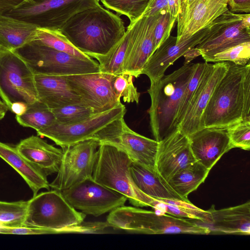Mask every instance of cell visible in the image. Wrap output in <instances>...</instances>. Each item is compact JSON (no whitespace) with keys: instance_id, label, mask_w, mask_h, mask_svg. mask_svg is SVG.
<instances>
[{"instance_id":"obj_43","label":"cell","mask_w":250,"mask_h":250,"mask_svg":"<svg viewBox=\"0 0 250 250\" xmlns=\"http://www.w3.org/2000/svg\"><path fill=\"white\" fill-rule=\"evenodd\" d=\"M228 5L232 12L249 13L250 12V0H228Z\"/></svg>"},{"instance_id":"obj_38","label":"cell","mask_w":250,"mask_h":250,"mask_svg":"<svg viewBox=\"0 0 250 250\" xmlns=\"http://www.w3.org/2000/svg\"><path fill=\"white\" fill-rule=\"evenodd\" d=\"M207 64L208 62H204L196 63L193 73L185 89L180 103L176 116L177 127H178L184 118L190 100L196 91Z\"/></svg>"},{"instance_id":"obj_36","label":"cell","mask_w":250,"mask_h":250,"mask_svg":"<svg viewBox=\"0 0 250 250\" xmlns=\"http://www.w3.org/2000/svg\"><path fill=\"white\" fill-rule=\"evenodd\" d=\"M56 122L62 125L74 124L83 121L94 113L93 110L83 104H73L51 109Z\"/></svg>"},{"instance_id":"obj_41","label":"cell","mask_w":250,"mask_h":250,"mask_svg":"<svg viewBox=\"0 0 250 250\" xmlns=\"http://www.w3.org/2000/svg\"><path fill=\"white\" fill-rule=\"evenodd\" d=\"M0 233L12 234H53L49 229L37 227L22 226L17 228L0 227Z\"/></svg>"},{"instance_id":"obj_14","label":"cell","mask_w":250,"mask_h":250,"mask_svg":"<svg viewBox=\"0 0 250 250\" xmlns=\"http://www.w3.org/2000/svg\"><path fill=\"white\" fill-rule=\"evenodd\" d=\"M68 203L85 214L98 217L124 206L127 198L92 177L61 191Z\"/></svg>"},{"instance_id":"obj_50","label":"cell","mask_w":250,"mask_h":250,"mask_svg":"<svg viewBox=\"0 0 250 250\" xmlns=\"http://www.w3.org/2000/svg\"><path fill=\"white\" fill-rule=\"evenodd\" d=\"M5 114H6V113H5V112L0 113V120H1L2 119H3V118L4 117Z\"/></svg>"},{"instance_id":"obj_24","label":"cell","mask_w":250,"mask_h":250,"mask_svg":"<svg viewBox=\"0 0 250 250\" xmlns=\"http://www.w3.org/2000/svg\"><path fill=\"white\" fill-rule=\"evenodd\" d=\"M208 211L213 231L225 234H250V202L234 207Z\"/></svg>"},{"instance_id":"obj_21","label":"cell","mask_w":250,"mask_h":250,"mask_svg":"<svg viewBox=\"0 0 250 250\" xmlns=\"http://www.w3.org/2000/svg\"><path fill=\"white\" fill-rule=\"evenodd\" d=\"M188 138L195 160L209 170L232 148L227 129L225 128L204 127Z\"/></svg>"},{"instance_id":"obj_32","label":"cell","mask_w":250,"mask_h":250,"mask_svg":"<svg viewBox=\"0 0 250 250\" xmlns=\"http://www.w3.org/2000/svg\"><path fill=\"white\" fill-rule=\"evenodd\" d=\"M33 41L79 58H91L76 48L59 30L38 27Z\"/></svg>"},{"instance_id":"obj_4","label":"cell","mask_w":250,"mask_h":250,"mask_svg":"<svg viewBox=\"0 0 250 250\" xmlns=\"http://www.w3.org/2000/svg\"><path fill=\"white\" fill-rule=\"evenodd\" d=\"M196 63L184 65L171 73L151 83L147 92L151 104L150 126L155 140L159 142L177 128L176 116L185 89Z\"/></svg>"},{"instance_id":"obj_27","label":"cell","mask_w":250,"mask_h":250,"mask_svg":"<svg viewBox=\"0 0 250 250\" xmlns=\"http://www.w3.org/2000/svg\"><path fill=\"white\" fill-rule=\"evenodd\" d=\"M38 28L29 22L0 15V47L15 51L34 40Z\"/></svg>"},{"instance_id":"obj_8","label":"cell","mask_w":250,"mask_h":250,"mask_svg":"<svg viewBox=\"0 0 250 250\" xmlns=\"http://www.w3.org/2000/svg\"><path fill=\"white\" fill-rule=\"evenodd\" d=\"M99 5L97 0H25L2 15L39 28L60 30L76 13Z\"/></svg>"},{"instance_id":"obj_47","label":"cell","mask_w":250,"mask_h":250,"mask_svg":"<svg viewBox=\"0 0 250 250\" xmlns=\"http://www.w3.org/2000/svg\"><path fill=\"white\" fill-rule=\"evenodd\" d=\"M200 55L199 52L195 47L189 49L183 56L185 58L184 64L189 63L191 60Z\"/></svg>"},{"instance_id":"obj_31","label":"cell","mask_w":250,"mask_h":250,"mask_svg":"<svg viewBox=\"0 0 250 250\" xmlns=\"http://www.w3.org/2000/svg\"><path fill=\"white\" fill-rule=\"evenodd\" d=\"M16 119L20 125L33 128L37 131L56 122L51 109L39 100L28 104L26 111L21 115H16Z\"/></svg>"},{"instance_id":"obj_45","label":"cell","mask_w":250,"mask_h":250,"mask_svg":"<svg viewBox=\"0 0 250 250\" xmlns=\"http://www.w3.org/2000/svg\"><path fill=\"white\" fill-rule=\"evenodd\" d=\"M181 0H167L168 10L170 15L177 18L180 12Z\"/></svg>"},{"instance_id":"obj_25","label":"cell","mask_w":250,"mask_h":250,"mask_svg":"<svg viewBox=\"0 0 250 250\" xmlns=\"http://www.w3.org/2000/svg\"><path fill=\"white\" fill-rule=\"evenodd\" d=\"M0 157L23 178L32 189L33 196L36 195L41 189H50L47 176L41 169L22 156L16 147L0 142Z\"/></svg>"},{"instance_id":"obj_37","label":"cell","mask_w":250,"mask_h":250,"mask_svg":"<svg viewBox=\"0 0 250 250\" xmlns=\"http://www.w3.org/2000/svg\"><path fill=\"white\" fill-rule=\"evenodd\" d=\"M133 76L127 73L115 75L112 84L113 91L119 99L125 103H139L140 93L133 83Z\"/></svg>"},{"instance_id":"obj_40","label":"cell","mask_w":250,"mask_h":250,"mask_svg":"<svg viewBox=\"0 0 250 250\" xmlns=\"http://www.w3.org/2000/svg\"><path fill=\"white\" fill-rule=\"evenodd\" d=\"M176 19L177 18L172 16L168 10H163L159 13L154 30L155 51L170 35Z\"/></svg>"},{"instance_id":"obj_39","label":"cell","mask_w":250,"mask_h":250,"mask_svg":"<svg viewBox=\"0 0 250 250\" xmlns=\"http://www.w3.org/2000/svg\"><path fill=\"white\" fill-rule=\"evenodd\" d=\"M232 148L250 149V120H244L228 128Z\"/></svg>"},{"instance_id":"obj_35","label":"cell","mask_w":250,"mask_h":250,"mask_svg":"<svg viewBox=\"0 0 250 250\" xmlns=\"http://www.w3.org/2000/svg\"><path fill=\"white\" fill-rule=\"evenodd\" d=\"M250 42H242L226 49L204 59L208 63L229 62L244 65L250 62Z\"/></svg>"},{"instance_id":"obj_28","label":"cell","mask_w":250,"mask_h":250,"mask_svg":"<svg viewBox=\"0 0 250 250\" xmlns=\"http://www.w3.org/2000/svg\"><path fill=\"white\" fill-rule=\"evenodd\" d=\"M210 170L195 161L178 171L167 182L179 196L190 202L188 195L205 181Z\"/></svg>"},{"instance_id":"obj_17","label":"cell","mask_w":250,"mask_h":250,"mask_svg":"<svg viewBox=\"0 0 250 250\" xmlns=\"http://www.w3.org/2000/svg\"><path fill=\"white\" fill-rule=\"evenodd\" d=\"M159 14L142 16L131 25L128 46L123 64V73L138 78L143 67L155 51L154 30Z\"/></svg>"},{"instance_id":"obj_11","label":"cell","mask_w":250,"mask_h":250,"mask_svg":"<svg viewBox=\"0 0 250 250\" xmlns=\"http://www.w3.org/2000/svg\"><path fill=\"white\" fill-rule=\"evenodd\" d=\"M250 42V14L229 9L211 23L206 37L195 47L204 60L230 46Z\"/></svg>"},{"instance_id":"obj_52","label":"cell","mask_w":250,"mask_h":250,"mask_svg":"<svg viewBox=\"0 0 250 250\" xmlns=\"http://www.w3.org/2000/svg\"><path fill=\"white\" fill-rule=\"evenodd\" d=\"M1 49V48L0 47V50Z\"/></svg>"},{"instance_id":"obj_18","label":"cell","mask_w":250,"mask_h":250,"mask_svg":"<svg viewBox=\"0 0 250 250\" xmlns=\"http://www.w3.org/2000/svg\"><path fill=\"white\" fill-rule=\"evenodd\" d=\"M195 161L188 137L178 127L159 141L155 168L166 181Z\"/></svg>"},{"instance_id":"obj_23","label":"cell","mask_w":250,"mask_h":250,"mask_svg":"<svg viewBox=\"0 0 250 250\" xmlns=\"http://www.w3.org/2000/svg\"><path fill=\"white\" fill-rule=\"evenodd\" d=\"M35 80L38 100L50 109L83 104L64 76L35 75Z\"/></svg>"},{"instance_id":"obj_49","label":"cell","mask_w":250,"mask_h":250,"mask_svg":"<svg viewBox=\"0 0 250 250\" xmlns=\"http://www.w3.org/2000/svg\"><path fill=\"white\" fill-rule=\"evenodd\" d=\"M192 0H181V8L188 5Z\"/></svg>"},{"instance_id":"obj_10","label":"cell","mask_w":250,"mask_h":250,"mask_svg":"<svg viewBox=\"0 0 250 250\" xmlns=\"http://www.w3.org/2000/svg\"><path fill=\"white\" fill-rule=\"evenodd\" d=\"M124 118L108 124L98 132L93 139L100 144L114 146L125 153L133 163L156 171L155 164L159 142L132 130L126 125Z\"/></svg>"},{"instance_id":"obj_19","label":"cell","mask_w":250,"mask_h":250,"mask_svg":"<svg viewBox=\"0 0 250 250\" xmlns=\"http://www.w3.org/2000/svg\"><path fill=\"white\" fill-rule=\"evenodd\" d=\"M211 23L198 31L186 40L177 42V37L170 35L153 52L146 62L142 74L146 75L150 83H154L165 75V72L175 61L189 49L195 47L207 36Z\"/></svg>"},{"instance_id":"obj_42","label":"cell","mask_w":250,"mask_h":250,"mask_svg":"<svg viewBox=\"0 0 250 250\" xmlns=\"http://www.w3.org/2000/svg\"><path fill=\"white\" fill-rule=\"evenodd\" d=\"M163 10H168L167 0H150L143 16H154Z\"/></svg>"},{"instance_id":"obj_46","label":"cell","mask_w":250,"mask_h":250,"mask_svg":"<svg viewBox=\"0 0 250 250\" xmlns=\"http://www.w3.org/2000/svg\"><path fill=\"white\" fill-rule=\"evenodd\" d=\"M27 104L23 102H16L12 104L10 109L16 115L23 114L27 108Z\"/></svg>"},{"instance_id":"obj_3","label":"cell","mask_w":250,"mask_h":250,"mask_svg":"<svg viewBox=\"0 0 250 250\" xmlns=\"http://www.w3.org/2000/svg\"><path fill=\"white\" fill-rule=\"evenodd\" d=\"M86 214L72 207L61 191L53 189L36 195L28 201L23 226L42 228L53 233H98L102 222L83 223Z\"/></svg>"},{"instance_id":"obj_44","label":"cell","mask_w":250,"mask_h":250,"mask_svg":"<svg viewBox=\"0 0 250 250\" xmlns=\"http://www.w3.org/2000/svg\"><path fill=\"white\" fill-rule=\"evenodd\" d=\"M25 0H0V15L7 12L21 4Z\"/></svg>"},{"instance_id":"obj_22","label":"cell","mask_w":250,"mask_h":250,"mask_svg":"<svg viewBox=\"0 0 250 250\" xmlns=\"http://www.w3.org/2000/svg\"><path fill=\"white\" fill-rule=\"evenodd\" d=\"M18 151L46 175L57 173L63 150L48 144L38 136L21 140L16 146Z\"/></svg>"},{"instance_id":"obj_2","label":"cell","mask_w":250,"mask_h":250,"mask_svg":"<svg viewBox=\"0 0 250 250\" xmlns=\"http://www.w3.org/2000/svg\"><path fill=\"white\" fill-rule=\"evenodd\" d=\"M247 120H250V63L241 65L229 62L204 111L203 125L227 129Z\"/></svg>"},{"instance_id":"obj_48","label":"cell","mask_w":250,"mask_h":250,"mask_svg":"<svg viewBox=\"0 0 250 250\" xmlns=\"http://www.w3.org/2000/svg\"><path fill=\"white\" fill-rule=\"evenodd\" d=\"M8 110L9 108L7 105L0 99V113H6Z\"/></svg>"},{"instance_id":"obj_20","label":"cell","mask_w":250,"mask_h":250,"mask_svg":"<svg viewBox=\"0 0 250 250\" xmlns=\"http://www.w3.org/2000/svg\"><path fill=\"white\" fill-rule=\"evenodd\" d=\"M228 0H193L177 17V42L186 40L228 10Z\"/></svg>"},{"instance_id":"obj_7","label":"cell","mask_w":250,"mask_h":250,"mask_svg":"<svg viewBox=\"0 0 250 250\" xmlns=\"http://www.w3.org/2000/svg\"><path fill=\"white\" fill-rule=\"evenodd\" d=\"M35 75L69 76L100 72L98 62L83 59L32 41L15 51Z\"/></svg>"},{"instance_id":"obj_16","label":"cell","mask_w":250,"mask_h":250,"mask_svg":"<svg viewBox=\"0 0 250 250\" xmlns=\"http://www.w3.org/2000/svg\"><path fill=\"white\" fill-rule=\"evenodd\" d=\"M229 62L208 63L196 91L178 128L188 137L204 128L202 118L216 86L226 73Z\"/></svg>"},{"instance_id":"obj_15","label":"cell","mask_w":250,"mask_h":250,"mask_svg":"<svg viewBox=\"0 0 250 250\" xmlns=\"http://www.w3.org/2000/svg\"><path fill=\"white\" fill-rule=\"evenodd\" d=\"M114 76L99 72L64 77L80 96L83 104L91 108L94 113H99L121 103L113 89L112 82Z\"/></svg>"},{"instance_id":"obj_13","label":"cell","mask_w":250,"mask_h":250,"mask_svg":"<svg viewBox=\"0 0 250 250\" xmlns=\"http://www.w3.org/2000/svg\"><path fill=\"white\" fill-rule=\"evenodd\" d=\"M125 106L120 103L108 110L93 114L86 119L71 125L57 122L40 130L38 135L45 137L64 149L79 142L93 139L96 134L114 121L124 117Z\"/></svg>"},{"instance_id":"obj_33","label":"cell","mask_w":250,"mask_h":250,"mask_svg":"<svg viewBox=\"0 0 250 250\" xmlns=\"http://www.w3.org/2000/svg\"><path fill=\"white\" fill-rule=\"evenodd\" d=\"M28 201H0V227L17 228L23 226Z\"/></svg>"},{"instance_id":"obj_5","label":"cell","mask_w":250,"mask_h":250,"mask_svg":"<svg viewBox=\"0 0 250 250\" xmlns=\"http://www.w3.org/2000/svg\"><path fill=\"white\" fill-rule=\"evenodd\" d=\"M106 222L114 229L148 234H208L211 232L209 228L184 218L125 205L110 211Z\"/></svg>"},{"instance_id":"obj_26","label":"cell","mask_w":250,"mask_h":250,"mask_svg":"<svg viewBox=\"0 0 250 250\" xmlns=\"http://www.w3.org/2000/svg\"><path fill=\"white\" fill-rule=\"evenodd\" d=\"M130 171L136 186L146 195L154 199L190 202H187L175 192L156 171L132 163Z\"/></svg>"},{"instance_id":"obj_30","label":"cell","mask_w":250,"mask_h":250,"mask_svg":"<svg viewBox=\"0 0 250 250\" xmlns=\"http://www.w3.org/2000/svg\"><path fill=\"white\" fill-rule=\"evenodd\" d=\"M131 32V25L129 24L124 36L106 55L94 58L98 61L100 72L113 75L123 73V64L128 46Z\"/></svg>"},{"instance_id":"obj_6","label":"cell","mask_w":250,"mask_h":250,"mask_svg":"<svg viewBox=\"0 0 250 250\" xmlns=\"http://www.w3.org/2000/svg\"><path fill=\"white\" fill-rule=\"evenodd\" d=\"M132 161L124 152L106 144H100L92 178L97 182L127 198L136 207H152L155 199L141 191L130 171Z\"/></svg>"},{"instance_id":"obj_34","label":"cell","mask_w":250,"mask_h":250,"mask_svg":"<svg viewBox=\"0 0 250 250\" xmlns=\"http://www.w3.org/2000/svg\"><path fill=\"white\" fill-rule=\"evenodd\" d=\"M150 0H100L108 9L115 11L119 15L126 16L133 22L141 18Z\"/></svg>"},{"instance_id":"obj_29","label":"cell","mask_w":250,"mask_h":250,"mask_svg":"<svg viewBox=\"0 0 250 250\" xmlns=\"http://www.w3.org/2000/svg\"><path fill=\"white\" fill-rule=\"evenodd\" d=\"M152 206L158 213H166L182 218L196 219L205 223L210 222L209 213L193 205L191 202L183 201L155 199Z\"/></svg>"},{"instance_id":"obj_1","label":"cell","mask_w":250,"mask_h":250,"mask_svg":"<svg viewBox=\"0 0 250 250\" xmlns=\"http://www.w3.org/2000/svg\"><path fill=\"white\" fill-rule=\"evenodd\" d=\"M59 30L76 48L92 58L106 55L125 33L121 18L101 5L76 13Z\"/></svg>"},{"instance_id":"obj_51","label":"cell","mask_w":250,"mask_h":250,"mask_svg":"<svg viewBox=\"0 0 250 250\" xmlns=\"http://www.w3.org/2000/svg\"><path fill=\"white\" fill-rule=\"evenodd\" d=\"M98 1H99L100 0H97Z\"/></svg>"},{"instance_id":"obj_9","label":"cell","mask_w":250,"mask_h":250,"mask_svg":"<svg viewBox=\"0 0 250 250\" xmlns=\"http://www.w3.org/2000/svg\"><path fill=\"white\" fill-rule=\"evenodd\" d=\"M0 97L9 110L14 102L38 100L35 74L15 51L0 50Z\"/></svg>"},{"instance_id":"obj_12","label":"cell","mask_w":250,"mask_h":250,"mask_svg":"<svg viewBox=\"0 0 250 250\" xmlns=\"http://www.w3.org/2000/svg\"><path fill=\"white\" fill-rule=\"evenodd\" d=\"M99 145L96 140L89 139L62 149V161L50 187L61 191L92 177Z\"/></svg>"}]
</instances>
